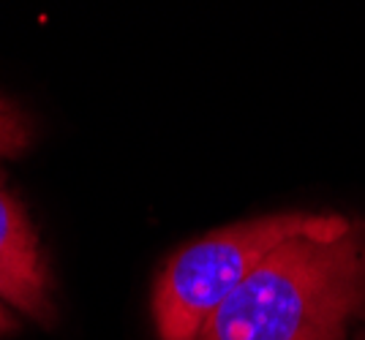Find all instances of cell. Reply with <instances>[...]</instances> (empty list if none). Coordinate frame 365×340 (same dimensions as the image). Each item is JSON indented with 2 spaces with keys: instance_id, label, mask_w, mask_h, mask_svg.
<instances>
[{
  "instance_id": "cell-1",
  "label": "cell",
  "mask_w": 365,
  "mask_h": 340,
  "mask_svg": "<svg viewBox=\"0 0 365 340\" xmlns=\"http://www.w3.org/2000/svg\"><path fill=\"white\" fill-rule=\"evenodd\" d=\"M365 302V223L278 245L215 308L197 340H341Z\"/></svg>"
},
{
  "instance_id": "cell-2",
  "label": "cell",
  "mask_w": 365,
  "mask_h": 340,
  "mask_svg": "<svg viewBox=\"0 0 365 340\" xmlns=\"http://www.w3.org/2000/svg\"><path fill=\"white\" fill-rule=\"evenodd\" d=\"M351 226L341 216L287 213L221 229L178 250L155 280L153 313L161 340H197L202 324L251 270L294 237H338Z\"/></svg>"
},
{
  "instance_id": "cell-3",
  "label": "cell",
  "mask_w": 365,
  "mask_h": 340,
  "mask_svg": "<svg viewBox=\"0 0 365 340\" xmlns=\"http://www.w3.org/2000/svg\"><path fill=\"white\" fill-rule=\"evenodd\" d=\"M0 297L41 324H52L44 253L22 204L0 183Z\"/></svg>"
},
{
  "instance_id": "cell-4",
  "label": "cell",
  "mask_w": 365,
  "mask_h": 340,
  "mask_svg": "<svg viewBox=\"0 0 365 340\" xmlns=\"http://www.w3.org/2000/svg\"><path fill=\"white\" fill-rule=\"evenodd\" d=\"M28 142H31V128L25 117L16 112V107L0 98V155L25 153Z\"/></svg>"
},
{
  "instance_id": "cell-5",
  "label": "cell",
  "mask_w": 365,
  "mask_h": 340,
  "mask_svg": "<svg viewBox=\"0 0 365 340\" xmlns=\"http://www.w3.org/2000/svg\"><path fill=\"white\" fill-rule=\"evenodd\" d=\"M16 329V322L11 316H6V310L0 308V335H6V332H14Z\"/></svg>"
}]
</instances>
